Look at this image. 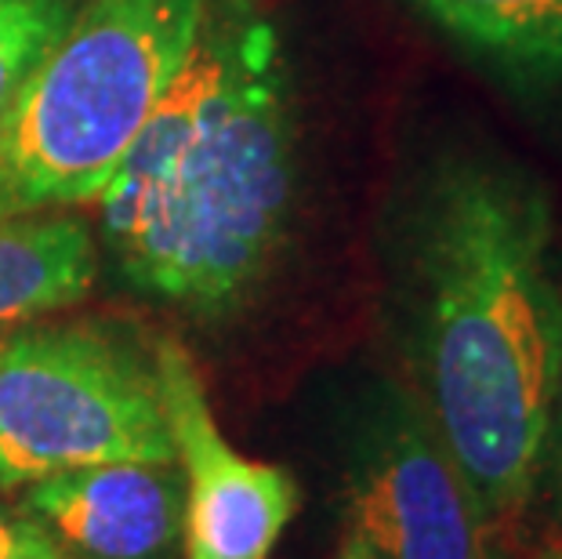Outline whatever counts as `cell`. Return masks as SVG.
<instances>
[{
  "mask_svg": "<svg viewBox=\"0 0 562 559\" xmlns=\"http://www.w3.org/2000/svg\"><path fill=\"white\" fill-rule=\"evenodd\" d=\"M94 280L99 244L80 219H0V335L77 305Z\"/></svg>",
  "mask_w": 562,
  "mask_h": 559,
  "instance_id": "obj_9",
  "label": "cell"
},
{
  "mask_svg": "<svg viewBox=\"0 0 562 559\" xmlns=\"http://www.w3.org/2000/svg\"><path fill=\"white\" fill-rule=\"evenodd\" d=\"M541 487H548V497H552V513H555V519H559V534H562V349H559V371H555L552 407H548Z\"/></svg>",
  "mask_w": 562,
  "mask_h": 559,
  "instance_id": "obj_12",
  "label": "cell"
},
{
  "mask_svg": "<svg viewBox=\"0 0 562 559\" xmlns=\"http://www.w3.org/2000/svg\"><path fill=\"white\" fill-rule=\"evenodd\" d=\"M207 0H88L0 113V219L94 204L196 44Z\"/></svg>",
  "mask_w": 562,
  "mask_h": 559,
  "instance_id": "obj_3",
  "label": "cell"
},
{
  "mask_svg": "<svg viewBox=\"0 0 562 559\" xmlns=\"http://www.w3.org/2000/svg\"><path fill=\"white\" fill-rule=\"evenodd\" d=\"M153 461L175 447L153 360L91 324H22L0 335V487L74 469Z\"/></svg>",
  "mask_w": 562,
  "mask_h": 559,
  "instance_id": "obj_4",
  "label": "cell"
},
{
  "mask_svg": "<svg viewBox=\"0 0 562 559\" xmlns=\"http://www.w3.org/2000/svg\"><path fill=\"white\" fill-rule=\"evenodd\" d=\"M77 8L80 0H0V113Z\"/></svg>",
  "mask_w": 562,
  "mask_h": 559,
  "instance_id": "obj_10",
  "label": "cell"
},
{
  "mask_svg": "<svg viewBox=\"0 0 562 559\" xmlns=\"http://www.w3.org/2000/svg\"><path fill=\"white\" fill-rule=\"evenodd\" d=\"M175 466L182 476V559H269L294 519V476L240 455L214 418L207 385L178 338L153 349Z\"/></svg>",
  "mask_w": 562,
  "mask_h": 559,
  "instance_id": "obj_6",
  "label": "cell"
},
{
  "mask_svg": "<svg viewBox=\"0 0 562 559\" xmlns=\"http://www.w3.org/2000/svg\"><path fill=\"white\" fill-rule=\"evenodd\" d=\"M486 559H497V556H486ZM533 559H562V534H555V541L548 545L544 552H537Z\"/></svg>",
  "mask_w": 562,
  "mask_h": 559,
  "instance_id": "obj_14",
  "label": "cell"
},
{
  "mask_svg": "<svg viewBox=\"0 0 562 559\" xmlns=\"http://www.w3.org/2000/svg\"><path fill=\"white\" fill-rule=\"evenodd\" d=\"M400 299L417 400L469 480L483 523L541 491L562 349L555 208L530 168L447 149L400 219Z\"/></svg>",
  "mask_w": 562,
  "mask_h": 559,
  "instance_id": "obj_1",
  "label": "cell"
},
{
  "mask_svg": "<svg viewBox=\"0 0 562 559\" xmlns=\"http://www.w3.org/2000/svg\"><path fill=\"white\" fill-rule=\"evenodd\" d=\"M349 534L370 559H486L483 513L422 400H374L349 461Z\"/></svg>",
  "mask_w": 562,
  "mask_h": 559,
  "instance_id": "obj_5",
  "label": "cell"
},
{
  "mask_svg": "<svg viewBox=\"0 0 562 559\" xmlns=\"http://www.w3.org/2000/svg\"><path fill=\"white\" fill-rule=\"evenodd\" d=\"M22 491V508L69 559H171L182 549V476L175 461H113L47 476Z\"/></svg>",
  "mask_w": 562,
  "mask_h": 559,
  "instance_id": "obj_7",
  "label": "cell"
},
{
  "mask_svg": "<svg viewBox=\"0 0 562 559\" xmlns=\"http://www.w3.org/2000/svg\"><path fill=\"white\" fill-rule=\"evenodd\" d=\"M505 85L537 99L562 94V0H411Z\"/></svg>",
  "mask_w": 562,
  "mask_h": 559,
  "instance_id": "obj_8",
  "label": "cell"
},
{
  "mask_svg": "<svg viewBox=\"0 0 562 559\" xmlns=\"http://www.w3.org/2000/svg\"><path fill=\"white\" fill-rule=\"evenodd\" d=\"M297 186L280 30L255 0H207L193 52L94 200L102 241L146 299L225 316L277 266Z\"/></svg>",
  "mask_w": 562,
  "mask_h": 559,
  "instance_id": "obj_2",
  "label": "cell"
},
{
  "mask_svg": "<svg viewBox=\"0 0 562 559\" xmlns=\"http://www.w3.org/2000/svg\"><path fill=\"white\" fill-rule=\"evenodd\" d=\"M338 559H370V552H367L363 545L356 541L352 534H349V538L341 541V552H338Z\"/></svg>",
  "mask_w": 562,
  "mask_h": 559,
  "instance_id": "obj_13",
  "label": "cell"
},
{
  "mask_svg": "<svg viewBox=\"0 0 562 559\" xmlns=\"http://www.w3.org/2000/svg\"><path fill=\"white\" fill-rule=\"evenodd\" d=\"M0 559H69L66 549L26 508L0 505Z\"/></svg>",
  "mask_w": 562,
  "mask_h": 559,
  "instance_id": "obj_11",
  "label": "cell"
}]
</instances>
